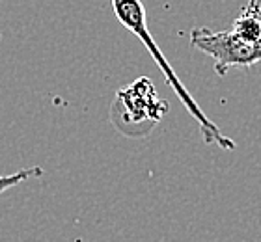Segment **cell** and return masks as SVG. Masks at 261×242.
Returning a JSON list of instances; mask_svg holds the SVG:
<instances>
[{"label":"cell","instance_id":"obj_1","mask_svg":"<svg viewBox=\"0 0 261 242\" xmlns=\"http://www.w3.org/2000/svg\"><path fill=\"white\" fill-rule=\"evenodd\" d=\"M112 6H114V13L116 17L120 19V22L123 26L133 32L136 38L140 39V43L147 48V52L151 54V58L157 62L159 69L164 75L166 82H168L172 90L175 92V95L179 97L181 104L187 108V112L191 114L192 118L196 119V123L200 125V132L203 136V142L205 144H215L222 149H235V142L231 138H228L226 135L220 132L217 125L213 123L211 119L207 118L205 112L201 110L196 101L192 99L191 92L185 88V84L179 80V76L175 75L172 65L166 62L163 50L157 45L155 38H153L149 30H147V21H146V8L142 4L140 0H112Z\"/></svg>","mask_w":261,"mask_h":242},{"label":"cell","instance_id":"obj_4","mask_svg":"<svg viewBox=\"0 0 261 242\" xmlns=\"http://www.w3.org/2000/svg\"><path fill=\"white\" fill-rule=\"evenodd\" d=\"M231 34L245 41H256L261 38V0H248L233 21Z\"/></svg>","mask_w":261,"mask_h":242},{"label":"cell","instance_id":"obj_3","mask_svg":"<svg viewBox=\"0 0 261 242\" xmlns=\"http://www.w3.org/2000/svg\"><path fill=\"white\" fill-rule=\"evenodd\" d=\"M191 45L211 56L218 76H224L231 67L250 69L254 64L261 62V38L256 41H245L233 36L231 30L215 32L203 26L192 28Z\"/></svg>","mask_w":261,"mask_h":242},{"label":"cell","instance_id":"obj_5","mask_svg":"<svg viewBox=\"0 0 261 242\" xmlns=\"http://www.w3.org/2000/svg\"><path fill=\"white\" fill-rule=\"evenodd\" d=\"M43 175V170L39 166H32V168H22L19 172L10 173V175H0V194H4L6 190L13 189V186H19L21 183L28 181L32 177H41Z\"/></svg>","mask_w":261,"mask_h":242},{"label":"cell","instance_id":"obj_2","mask_svg":"<svg viewBox=\"0 0 261 242\" xmlns=\"http://www.w3.org/2000/svg\"><path fill=\"white\" fill-rule=\"evenodd\" d=\"M168 104L157 97L151 80L142 76L129 88L118 92L110 108V119L120 132L127 136H146L161 121Z\"/></svg>","mask_w":261,"mask_h":242}]
</instances>
